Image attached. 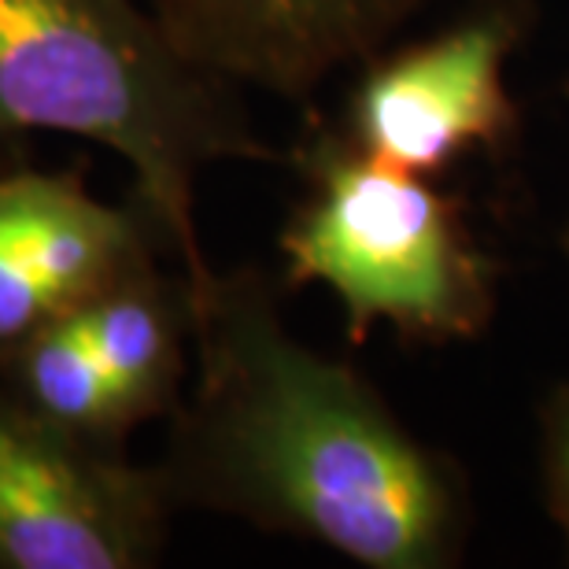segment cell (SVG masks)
<instances>
[{"label": "cell", "instance_id": "1", "mask_svg": "<svg viewBox=\"0 0 569 569\" xmlns=\"http://www.w3.org/2000/svg\"><path fill=\"white\" fill-rule=\"evenodd\" d=\"M281 289L237 267L192 296V378L156 459L174 507L315 540L367 569L455 562L451 470L359 370L292 337Z\"/></svg>", "mask_w": 569, "mask_h": 569}, {"label": "cell", "instance_id": "9", "mask_svg": "<svg viewBox=\"0 0 569 569\" xmlns=\"http://www.w3.org/2000/svg\"><path fill=\"white\" fill-rule=\"evenodd\" d=\"M551 481H555V503H559L566 537H569V396L555 411L551 429Z\"/></svg>", "mask_w": 569, "mask_h": 569}, {"label": "cell", "instance_id": "6", "mask_svg": "<svg viewBox=\"0 0 569 569\" xmlns=\"http://www.w3.org/2000/svg\"><path fill=\"white\" fill-rule=\"evenodd\" d=\"M170 252L152 208L130 189L111 203L86 167L0 170V359L56 315L86 303L148 256Z\"/></svg>", "mask_w": 569, "mask_h": 569}, {"label": "cell", "instance_id": "2", "mask_svg": "<svg viewBox=\"0 0 569 569\" xmlns=\"http://www.w3.org/2000/svg\"><path fill=\"white\" fill-rule=\"evenodd\" d=\"M44 133L119 156L163 226L192 296L214 267L197 186L214 163H278L241 89L192 63L144 0H0V170Z\"/></svg>", "mask_w": 569, "mask_h": 569}, {"label": "cell", "instance_id": "7", "mask_svg": "<svg viewBox=\"0 0 569 569\" xmlns=\"http://www.w3.org/2000/svg\"><path fill=\"white\" fill-rule=\"evenodd\" d=\"M178 49L237 89L311 100L370 63L426 0H144Z\"/></svg>", "mask_w": 569, "mask_h": 569}, {"label": "cell", "instance_id": "5", "mask_svg": "<svg viewBox=\"0 0 569 569\" xmlns=\"http://www.w3.org/2000/svg\"><path fill=\"white\" fill-rule=\"evenodd\" d=\"M521 19L507 4L473 11L422 44L373 56L348 97L345 133L370 156L415 174H440L470 148L515 130L507 60Z\"/></svg>", "mask_w": 569, "mask_h": 569}, {"label": "cell", "instance_id": "3", "mask_svg": "<svg viewBox=\"0 0 569 569\" xmlns=\"http://www.w3.org/2000/svg\"><path fill=\"white\" fill-rule=\"evenodd\" d=\"M289 163L307 192L278 237L284 289L326 284L356 345L373 322L422 340H470L488 326L492 267L426 174L370 156L345 130H311Z\"/></svg>", "mask_w": 569, "mask_h": 569}, {"label": "cell", "instance_id": "8", "mask_svg": "<svg viewBox=\"0 0 569 569\" xmlns=\"http://www.w3.org/2000/svg\"><path fill=\"white\" fill-rule=\"evenodd\" d=\"M192 307L189 278L163 270L159 256L141 259L74 307L130 432L170 418L189 389Z\"/></svg>", "mask_w": 569, "mask_h": 569}, {"label": "cell", "instance_id": "4", "mask_svg": "<svg viewBox=\"0 0 569 569\" xmlns=\"http://www.w3.org/2000/svg\"><path fill=\"white\" fill-rule=\"evenodd\" d=\"M174 515L156 462L44 422L0 385V569H148Z\"/></svg>", "mask_w": 569, "mask_h": 569}]
</instances>
